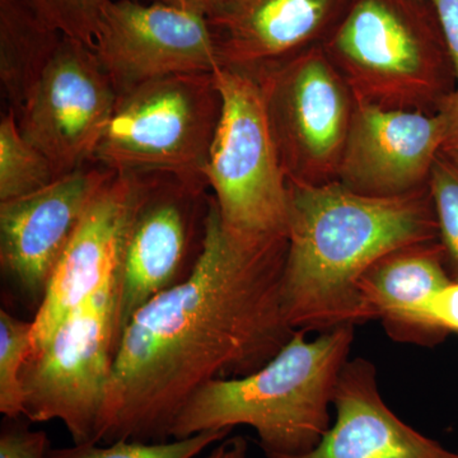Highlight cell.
Instances as JSON below:
<instances>
[{
	"label": "cell",
	"instance_id": "cell-23",
	"mask_svg": "<svg viewBox=\"0 0 458 458\" xmlns=\"http://www.w3.org/2000/svg\"><path fill=\"white\" fill-rule=\"evenodd\" d=\"M30 5L64 38L93 47L102 0H27Z\"/></svg>",
	"mask_w": 458,
	"mask_h": 458
},
{
	"label": "cell",
	"instance_id": "cell-10",
	"mask_svg": "<svg viewBox=\"0 0 458 458\" xmlns=\"http://www.w3.org/2000/svg\"><path fill=\"white\" fill-rule=\"evenodd\" d=\"M93 50L119 95L158 78L223 66L207 16L158 2L102 0Z\"/></svg>",
	"mask_w": 458,
	"mask_h": 458
},
{
	"label": "cell",
	"instance_id": "cell-17",
	"mask_svg": "<svg viewBox=\"0 0 458 458\" xmlns=\"http://www.w3.org/2000/svg\"><path fill=\"white\" fill-rule=\"evenodd\" d=\"M343 0H228L208 16L223 66L252 74L311 49Z\"/></svg>",
	"mask_w": 458,
	"mask_h": 458
},
{
	"label": "cell",
	"instance_id": "cell-1",
	"mask_svg": "<svg viewBox=\"0 0 458 458\" xmlns=\"http://www.w3.org/2000/svg\"><path fill=\"white\" fill-rule=\"evenodd\" d=\"M286 236L223 225L210 197L200 258L180 284L132 315L117 343L96 443L164 442L192 394L254 373L295 331L283 310Z\"/></svg>",
	"mask_w": 458,
	"mask_h": 458
},
{
	"label": "cell",
	"instance_id": "cell-6",
	"mask_svg": "<svg viewBox=\"0 0 458 458\" xmlns=\"http://www.w3.org/2000/svg\"><path fill=\"white\" fill-rule=\"evenodd\" d=\"M214 75L222 113L204 177L223 225L246 237L286 236L289 181L260 84L227 66Z\"/></svg>",
	"mask_w": 458,
	"mask_h": 458
},
{
	"label": "cell",
	"instance_id": "cell-11",
	"mask_svg": "<svg viewBox=\"0 0 458 458\" xmlns=\"http://www.w3.org/2000/svg\"><path fill=\"white\" fill-rule=\"evenodd\" d=\"M117 98L93 47L64 38L17 114L18 123L56 177L64 176L95 161Z\"/></svg>",
	"mask_w": 458,
	"mask_h": 458
},
{
	"label": "cell",
	"instance_id": "cell-18",
	"mask_svg": "<svg viewBox=\"0 0 458 458\" xmlns=\"http://www.w3.org/2000/svg\"><path fill=\"white\" fill-rule=\"evenodd\" d=\"M63 38L27 0H0V80L14 113L25 106Z\"/></svg>",
	"mask_w": 458,
	"mask_h": 458
},
{
	"label": "cell",
	"instance_id": "cell-15",
	"mask_svg": "<svg viewBox=\"0 0 458 458\" xmlns=\"http://www.w3.org/2000/svg\"><path fill=\"white\" fill-rule=\"evenodd\" d=\"M335 419L313 450L291 458H458V452L418 432L382 399L375 364L363 357L344 367Z\"/></svg>",
	"mask_w": 458,
	"mask_h": 458
},
{
	"label": "cell",
	"instance_id": "cell-12",
	"mask_svg": "<svg viewBox=\"0 0 458 458\" xmlns=\"http://www.w3.org/2000/svg\"><path fill=\"white\" fill-rule=\"evenodd\" d=\"M114 171L80 168L32 194L0 203V267L23 300L44 301L57 262Z\"/></svg>",
	"mask_w": 458,
	"mask_h": 458
},
{
	"label": "cell",
	"instance_id": "cell-25",
	"mask_svg": "<svg viewBox=\"0 0 458 458\" xmlns=\"http://www.w3.org/2000/svg\"><path fill=\"white\" fill-rule=\"evenodd\" d=\"M430 2L450 53L458 89V0H430Z\"/></svg>",
	"mask_w": 458,
	"mask_h": 458
},
{
	"label": "cell",
	"instance_id": "cell-16",
	"mask_svg": "<svg viewBox=\"0 0 458 458\" xmlns=\"http://www.w3.org/2000/svg\"><path fill=\"white\" fill-rule=\"evenodd\" d=\"M451 282L441 241L394 250L360 278L364 319H379L394 342L433 348L448 333L434 321L432 303Z\"/></svg>",
	"mask_w": 458,
	"mask_h": 458
},
{
	"label": "cell",
	"instance_id": "cell-19",
	"mask_svg": "<svg viewBox=\"0 0 458 458\" xmlns=\"http://www.w3.org/2000/svg\"><path fill=\"white\" fill-rule=\"evenodd\" d=\"M57 179L47 157L21 131L17 114L0 120V203L26 197Z\"/></svg>",
	"mask_w": 458,
	"mask_h": 458
},
{
	"label": "cell",
	"instance_id": "cell-14",
	"mask_svg": "<svg viewBox=\"0 0 458 458\" xmlns=\"http://www.w3.org/2000/svg\"><path fill=\"white\" fill-rule=\"evenodd\" d=\"M140 188V174L114 172L93 198L32 319L30 352L120 269Z\"/></svg>",
	"mask_w": 458,
	"mask_h": 458
},
{
	"label": "cell",
	"instance_id": "cell-3",
	"mask_svg": "<svg viewBox=\"0 0 458 458\" xmlns=\"http://www.w3.org/2000/svg\"><path fill=\"white\" fill-rule=\"evenodd\" d=\"M354 328H330L313 340L297 330L260 369L208 382L181 410L171 438L250 427L267 458L313 450L333 424L330 410L351 360Z\"/></svg>",
	"mask_w": 458,
	"mask_h": 458
},
{
	"label": "cell",
	"instance_id": "cell-20",
	"mask_svg": "<svg viewBox=\"0 0 458 458\" xmlns=\"http://www.w3.org/2000/svg\"><path fill=\"white\" fill-rule=\"evenodd\" d=\"M231 433L216 430L164 442L73 443L71 447H51L47 458H197Z\"/></svg>",
	"mask_w": 458,
	"mask_h": 458
},
{
	"label": "cell",
	"instance_id": "cell-29",
	"mask_svg": "<svg viewBox=\"0 0 458 458\" xmlns=\"http://www.w3.org/2000/svg\"><path fill=\"white\" fill-rule=\"evenodd\" d=\"M152 2L189 9V11L198 12V13L208 17L216 9L221 8L223 4H225L228 0H152Z\"/></svg>",
	"mask_w": 458,
	"mask_h": 458
},
{
	"label": "cell",
	"instance_id": "cell-22",
	"mask_svg": "<svg viewBox=\"0 0 458 458\" xmlns=\"http://www.w3.org/2000/svg\"><path fill=\"white\" fill-rule=\"evenodd\" d=\"M439 241L445 250V267L454 282H458V162L439 153L429 181Z\"/></svg>",
	"mask_w": 458,
	"mask_h": 458
},
{
	"label": "cell",
	"instance_id": "cell-26",
	"mask_svg": "<svg viewBox=\"0 0 458 458\" xmlns=\"http://www.w3.org/2000/svg\"><path fill=\"white\" fill-rule=\"evenodd\" d=\"M432 316L445 333H458V282H451L436 295Z\"/></svg>",
	"mask_w": 458,
	"mask_h": 458
},
{
	"label": "cell",
	"instance_id": "cell-9",
	"mask_svg": "<svg viewBox=\"0 0 458 458\" xmlns=\"http://www.w3.org/2000/svg\"><path fill=\"white\" fill-rule=\"evenodd\" d=\"M140 174L120 269V335L138 310L192 273L203 250L209 209L205 181Z\"/></svg>",
	"mask_w": 458,
	"mask_h": 458
},
{
	"label": "cell",
	"instance_id": "cell-21",
	"mask_svg": "<svg viewBox=\"0 0 458 458\" xmlns=\"http://www.w3.org/2000/svg\"><path fill=\"white\" fill-rule=\"evenodd\" d=\"M32 321L0 310V412L23 418L22 370L31 351Z\"/></svg>",
	"mask_w": 458,
	"mask_h": 458
},
{
	"label": "cell",
	"instance_id": "cell-4",
	"mask_svg": "<svg viewBox=\"0 0 458 458\" xmlns=\"http://www.w3.org/2000/svg\"><path fill=\"white\" fill-rule=\"evenodd\" d=\"M324 49L358 102L434 114L457 89L439 25L403 0H354Z\"/></svg>",
	"mask_w": 458,
	"mask_h": 458
},
{
	"label": "cell",
	"instance_id": "cell-5",
	"mask_svg": "<svg viewBox=\"0 0 458 458\" xmlns=\"http://www.w3.org/2000/svg\"><path fill=\"white\" fill-rule=\"evenodd\" d=\"M221 113L214 73L170 75L140 84L117 98L93 162L117 174L205 181Z\"/></svg>",
	"mask_w": 458,
	"mask_h": 458
},
{
	"label": "cell",
	"instance_id": "cell-7",
	"mask_svg": "<svg viewBox=\"0 0 458 458\" xmlns=\"http://www.w3.org/2000/svg\"><path fill=\"white\" fill-rule=\"evenodd\" d=\"M120 269L30 352L23 367V418L60 421L75 445L98 437L120 339Z\"/></svg>",
	"mask_w": 458,
	"mask_h": 458
},
{
	"label": "cell",
	"instance_id": "cell-28",
	"mask_svg": "<svg viewBox=\"0 0 458 458\" xmlns=\"http://www.w3.org/2000/svg\"><path fill=\"white\" fill-rule=\"evenodd\" d=\"M205 458H249V443L243 437L228 436L216 443Z\"/></svg>",
	"mask_w": 458,
	"mask_h": 458
},
{
	"label": "cell",
	"instance_id": "cell-13",
	"mask_svg": "<svg viewBox=\"0 0 458 458\" xmlns=\"http://www.w3.org/2000/svg\"><path fill=\"white\" fill-rule=\"evenodd\" d=\"M443 140L445 123L438 113L357 101L336 181L369 197L417 191L428 186Z\"/></svg>",
	"mask_w": 458,
	"mask_h": 458
},
{
	"label": "cell",
	"instance_id": "cell-2",
	"mask_svg": "<svg viewBox=\"0 0 458 458\" xmlns=\"http://www.w3.org/2000/svg\"><path fill=\"white\" fill-rule=\"evenodd\" d=\"M439 240L429 186L378 198L342 183L289 182L282 301L294 330L322 333L366 324L360 293L363 274L403 246Z\"/></svg>",
	"mask_w": 458,
	"mask_h": 458
},
{
	"label": "cell",
	"instance_id": "cell-8",
	"mask_svg": "<svg viewBox=\"0 0 458 458\" xmlns=\"http://www.w3.org/2000/svg\"><path fill=\"white\" fill-rule=\"evenodd\" d=\"M289 182L336 181L357 99L324 47L252 73Z\"/></svg>",
	"mask_w": 458,
	"mask_h": 458
},
{
	"label": "cell",
	"instance_id": "cell-24",
	"mask_svg": "<svg viewBox=\"0 0 458 458\" xmlns=\"http://www.w3.org/2000/svg\"><path fill=\"white\" fill-rule=\"evenodd\" d=\"M26 418H4L0 429V458H47L51 448L44 430H33Z\"/></svg>",
	"mask_w": 458,
	"mask_h": 458
},
{
	"label": "cell",
	"instance_id": "cell-30",
	"mask_svg": "<svg viewBox=\"0 0 458 458\" xmlns=\"http://www.w3.org/2000/svg\"><path fill=\"white\" fill-rule=\"evenodd\" d=\"M458 452V451H457Z\"/></svg>",
	"mask_w": 458,
	"mask_h": 458
},
{
	"label": "cell",
	"instance_id": "cell-27",
	"mask_svg": "<svg viewBox=\"0 0 458 458\" xmlns=\"http://www.w3.org/2000/svg\"><path fill=\"white\" fill-rule=\"evenodd\" d=\"M437 113L445 123L442 153L458 162V89L443 99Z\"/></svg>",
	"mask_w": 458,
	"mask_h": 458
}]
</instances>
